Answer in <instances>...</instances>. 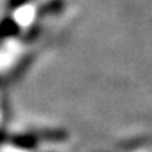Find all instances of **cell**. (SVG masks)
Instances as JSON below:
<instances>
[{
	"label": "cell",
	"instance_id": "6da1fadb",
	"mask_svg": "<svg viewBox=\"0 0 152 152\" xmlns=\"http://www.w3.org/2000/svg\"><path fill=\"white\" fill-rule=\"evenodd\" d=\"M62 0H53L50 3H48V4H45L43 7H40V12L42 13H45V15H48V13H56L61 7H62Z\"/></svg>",
	"mask_w": 152,
	"mask_h": 152
}]
</instances>
